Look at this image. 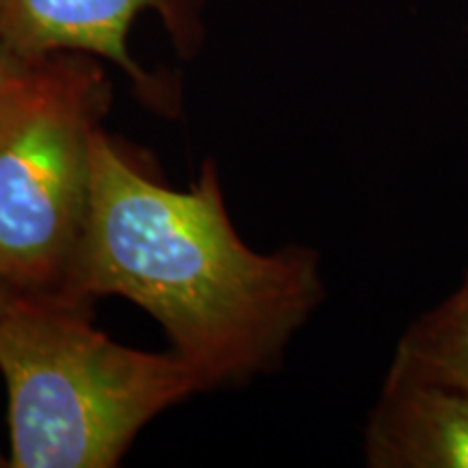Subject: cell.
Returning a JSON list of instances; mask_svg holds the SVG:
<instances>
[{
	"mask_svg": "<svg viewBox=\"0 0 468 468\" xmlns=\"http://www.w3.org/2000/svg\"><path fill=\"white\" fill-rule=\"evenodd\" d=\"M120 295L152 314L208 390L273 371L325 297L319 254L251 250L234 230L219 172L161 185L107 133L93 139V193L69 300Z\"/></svg>",
	"mask_w": 468,
	"mask_h": 468,
	"instance_id": "cell-1",
	"label": "cell"
},
{
	"mask_svg": "<svg viewBox=\"0 0 468 468\" xmlns=\"http://www.w3.org/2000/svg\"><path fill=\"white\" fill-rule=\"evenodd\" d=\"M90 303L16 292L0 314L11 468H113L152 419L208 390L174 349L109 338Z\"/></svg>",
	"mask_w": 468,
	"mask_h": 468,
	"instance_id": "cell-2",
	"label": "cell"
},
{
	"mask_svg": "<svg viewBox=\"0 0 468 468\" xmlns=\"http://www.w3.org/2000/svg\"><path fill=\"white\" fill-rule=\"evenodd\" d=\"M109 102L102 68L61 52L28 63L0 113V282L17 295L69 297Z\"/></svg>",
	"mask_w": 468,
	"mask_h": 468,
	"instance_id": "cell-3",
	"label": "cell"
},
{
	"mask_svg": "<svg viewBox=\"0 0 468 468\" xmlns=\"http://www.w3.org/2000/svg\"><path fill=\"white\" fill-rule=\"evenodd\" d=\"M145 9L159 11L180 48L191 44L189 0H0V39L27 66L61 52L107 58L150 107L167 111L169 93L128 52V31Z\"/></svg>",
	"mask_w": 468,
	"mask_h": 468,
	"instance_id": "cell-4",
	"label": "cell"
},
{
	"mask_svg": "<svg viewBox=\"0 0 468 468\" xmlns=\"http://www.w3.org/2000/svg\"><path fill=\"white\" fill-rule=\"evenodd\" d=\"M371 468H468V390L386 373L365 427Z\"/></svg>",
	"mask_w": 468,
	"mask_h": 468,
	"instance_id": "cell-5",
	"label": "cell"
},
{
	"mask_svg": "<svg viewBox=\"0 0 468 468\" xmlns=\"http://www.w3.org/2000/svg\"><path fill=\"white\" fill-rule=\"evenodd\" d=\"M388 373L468 390V273L453 295L410 324Z\"/></svg>",
	"mask_w": 468,
	"mask_h": 468,
	"instance_id": "cell-6",
	"label": "cell"
},
{
	"mask_svg": "<svg viewBox=\"0 0 468 468\" xmlns=\"http://www.w3.org/2000/svg\"><path fill=\"white\" fill-rule=\"evenodd\" d=\"M25 69L27 63L17 61L7 46H5L3 39H0V113H3L5 104H7L11 93H14L16 85L20 83Z\"/></svg>",
	"mask_w": 468,
	"mask_h": 468,
	"instance_id": "cell-7",
	"label": "cell"
},
{
	"mask_svg": "<svg viewBox=\"0 0 468 468\" xmlns=\"http://www.w3.org/2000/svg\"><path fill=\"white\" fill-rule=\"evenodd\" d=\"M16 292L9 289V286H5L0 282V314L5 313V308H7V303L11 302V297H14ZM0 466H9V458H5L3 453H0Z\"/></svg>",
	"mask_w": 468,
	"mask_h": 468,
	"instance_id": "cell-8",
	"label": "cell"
}]
</instances>
